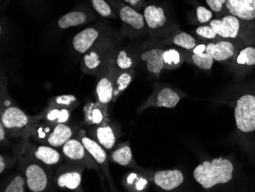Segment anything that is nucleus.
Instances as JSON below:
<instances>
[{"mask_svg":"<svg viewBox=\"0 0 255 192\" xmlns=\"http://www.w3.org/2000/svg\"><path fill=\"white\" fill-rule=\"evenodd\" d=\"M84 122L90 127L102 125L110 123L108 106L100 103L99 100L89 101L83 109Z\"/></svg>","mask_w":255,"mask_h":192,"instance_id":"obj_14","label":"nucleus"},{"mask_svg":"<svg viewBox=\"0 0 255 192\" xmlns=\"http://www.w3.org/2000/svg\"><path fill=\"white\" fill-rule=\"evenodd\" d=\"M206 52L210 54L214 61H226L234 57L236 48L233 42L226 40L211 41L206 44Z\"/></svg>","mask_w":255,"mask_h":192,"instance_id":"obj_21","label":"nucleus"},{"mask_svg":"<svg viewBox=\"0 0 255 192\" xmlns=\"http://www.w3.org/2000/svg\"><path fill=\"white\" fill-rule=\"evenodd\" d=\"M79 105V100L77 97L72 94L55 96L51 97L48 103V107H60L73 110Z\"/></svg>","mask_w":255,"mask_h":192,"instance_id":"obj_29","label":"nucleus"},{"mask_svg":"<svg viewBox=\"0 0 255 192\" xmlns=\"http://www.w3.org/2000/svg\"><path fill=\"white\" fill-rule=\"evenodd\" d=\"M230 15L242 21L255 19V0H227L226 3Z\"/></svg>","mask_w":255,"mask_h":192,"instance_id":"obj_19","label":"nucleus"},{"mask_svg":"<svg viewBox=\"0 0 255 192\" xmlns=\"http://www.w3.org/2000/svg\"><path fill=\"white\" fill-rule=\"evenodd\" d=\"M172 43L179 48L191 51L198 44L196 38L188 33L181 31L172 37Z\"/></svg>","mask_w":255,"mask_h":192,"instance_id":"obj_30","label":"nucleus"},{"mask_svg":"<svg viewBox=\"0 0 255 192\" xmlns=\"http://www.w3.org/2000/svg\"><path fill=\"white\" fill-rule=\"evenodd\" d=\"M196 35L205 39L214 40L218 37L217 34L210 25H201L196 29Z\"/></svg>","mask_w":255,"mask_h":192,"instance_id":"obj_36","label":"nucleus"},{"mask_svg":"<svg viewBox=\"0 0 255 192\" xmlns=\"http://www.w3.org/2000/svg\"><path fill=\"white\" fill-rule=\"evenodd\" d=\"M26 188V179L25 176L16 175L7 183L4 189H2V192H25Z\"/></svg>","mask_w":255,"mask_h":192,"instance_id":"obj_33","label":"nucleus"},{"mask_svg":"<svg viewBox=\"0 0 255 192\" xmlns=\"http://www.w3.org/2000/svg\"><path fill=\"white\" fill-rule=\"evenodd\" d=\"M7 160L5 157H4L3 155L1 154L0 156V173L2 174L5 171V169L7 168Z\"/></svg>","mask_w":255,"mask_h":192,"instance_id":"obj_42","label":"nucleus"},{"mask_svg":"<svg viewBox=\"0 0 255 192\" xmlns=\"http://www.w3.org/2000/svg\"><path fill=\"white\" fill-rule=\"evenodd\" d=\"M33 121L34 117L27 115L16 105L10 104L1 107L0 122L3 124L8 137L24 138Z\"/></svg>","mask_w":255,"mask_h":192,"instance_id":"obj_4","label":"nucleus"},{"mask_svg":"<svg viewBox=\"0 0 255 192\" xmlns=\"http://www.w3.org/2000/svg\"><path fill=\"white\" fill-rule=\"evenodd\" d=\"M85 168L82 165L73 163L61 166L54 176L56 186L61 190L83 192L81 182Z\"/></svg>","mask_w":255,"mask_h":192,"instance_id":"obj_6","label":"nucleus"},{"mask_svg":"<svg viewBox=\"0 0 255 192\" xmlns=\"http://www.w3.org/2000/svg\"><path fill=\"white\" fill-rule=\"evenodd\" d=\"M19 162L26 179L27 189L31 192H51L56 186L54 177L48 166L21 149Z\"/></svg>","mask_w":255,"mask_h":192,"instance_id":"obj_1","label":"nucleus"},{"mask_svg":"<svg viewBox=\"0 0 255 192\" xmlns=\"http://www.w3.org/2000/svg\"><path fill=\"white\" fill-rule=\"evenodd\" d=\"M236 61L242 65H255V48L249 46L243 48L239 52Z\"/></svg>","mask_w":255,"mask_h":192,"instance_id":"obj_35","label":"nucleus"},{"mask_svg":"<svg viewBox=\"0 0 255 192\" xmlns=\"http://www.w3.org/2000/svg\"><path fill=\"white\" fill-rule=\"evenodd\" d=\"M126 185L134 192H141L145 190L148 182L147 178L143 177L137 173H133L128 175L126 179Z\"/></svg>","mask_w":255,"mask_h":192,"instance_id":"obj_31","label":"nucleus"},{"mask_svg":"<svg viewBox=\"0 0 255 192\" xmlns=\"http://www.w3.org/2000/svg\"><path fill=\"white\" fill-rule=\"evenodd\" d=\"M90 2L94 9L102 17L111 18L117 17V13L113 11V7L106 0H91Z\"/></svg>","mask_w":255,"mask_h":192,"instance_id":"obj_32","label":"nucleus"},{"mask_svg":"<svg viewBox=\"0 0 255 192\" xmlns=\"http://www.w3.org/2000/svg\"><path fill=\"white\" fill-rule=\"evenodd\" d=\"M134 70L120 71L116 68L113 78V103L116 102L125 90L128 87L134 78Z\"/></svg>","mask_w":255,"mask_h":192,"instance_id":"obj_25","label":"nucleus"},{"mask_svg":"<svg viewBox=\"0 0 255 192\" xmlns=\"http://www.w3.org/2000/svg\"><path fill=\"white\" fill-rule=\"evenodd\" d=\"M184 176L177 169L157 171L153 176V182L156 186L164 191H172L183 184Z\"/></svg>","mask_w":255,"mask_h":192,"instance_id":"obj_18","label":"nucleus"},{"mask_svg":"<svg viewBox=\"0 0 255 192\" xmlns=\"http://www.w3.org/2000/svg\"><path fill=\"white\" fill-rule=\"evenodd\" d=\"M116 67L113 64V58L110 64L98 77H97L95 94L97 100L104 105H110L113 102V78Z\"/></svg>","mask_w":255,"mask_h":192,"instance_id":"obj_11","label":"nucleus"},{"mask_svg":"<svg viewBox=\"0 0 255 192\" xmlns=\"http://www.w3.org/2000/svg\"><path fill=\"white\" fill-rule=\"evenodd\" d=\"M71 112L67 109L47 106L39 115L36 116V118L53 124L67 123L71 118Z\"/></svg>","mask_w":255,"mask_h":192,"instance_id":"obj_23","label":"nucleus"},{"mask_svg":"<svg viewBox=\"0 0 255 192\" xmlns=\"http://www.w3.org/2000/svg\"><path fill=\"white\" fill-rule=\"evenodd\" d=\"M116 42L109 37L100 41L90 51L83 54L80 62L84 74L98 77L110 64L116 51Z\"/></svg>","mask_w":255,"mask_h":192,"instance_id":"obj_3","label":"nucleus"},{"mask_svg":"<svg viewBox=\"0 0 255 192\" xmlns=\"http://www.w3.org/2000/svg\"><path fill=\"white\" fill-rule=\"evenodd\" d=\"M76 137L82 142L90 156L101 169L102 173H103L107 180L112 184L111 177H110V170H109L108 156H107V150L103 148L101 145L99 144L95 140L87 136L84 130H80Z\"/></svg>","mask_w":255,"mask_h":192,"instance_id":"obj_9","label":"nucleus"},{"mask_svg":"<svg viewBox=\"0 0 255 192\" xmlns=\"http://www.w3.org/2000/svg\"><path fill=\"white\" fill-rule=\"evenodd\" d=\"M112 160L121 166L127 167L134 165L132 152L128 144L120 145L111 155Z\"/></svg>","mask_w":255,"mask_h":192,"instance_id":"obj_27","label":"nucleus"},{"mask_svg":"<svg viewBox=\"0 0 255 192\" xmlns=\"http://www.w3.org/2000/svg\"><path fill=\"white\" fill-rule=\"evenodd\" d=\"M164 48L152 47L140 54V61L145 66L149 74L158 77L164 69Z\"/></svg>","mask_w":255,"mask_h":192,"instance_id":"obj_16","label":"nucleus"},{"mask_svg":"<svg viewBox=\"0 0 255 192\" xmlns=\"http://www.w3.org/2000/svg\"><path fill=\"white\" fill-rule=\"evenodd\" d=\"M235 120L238 129L242 133L255 130V96L246 94L241 97L235 108Z\"/></svg>","mask_w":255,"mask_h":192,"instance_id":"obj_7","label":"nucleus"},{"mask_svg":"<svg viewBox=\"0 0 255 192\" xmlns=\"http://www.w3.org/2000/svg\"><path fill=\"white\" fill-rule=\"evenodd\" d=\"M120 17L123 28L129 35H140L147 30L143 13L122 2V0H108Z\"/></svg>","mask_w":255,"mask_h":192,"instance_id":"obj_5","label":"nucleus"},{"mask_svg":"<svg viewBox=\"0 0 255 192\" xmlns=\"http://www.w3.org/2000/svg\"><path fill=\"white\" fill-rule=\"evenodd\" d=\"M92 15L93 14L90 11L82 9L74 10L61 16L57 21V25L61 29L80 26L92 20Z\"/></svg>","mask_w":255,"mask_h":192,"instance_id":"obj_22","label":"nucleus"},{"mask_svg":"<svg viewBox=\"0 0 255 192\" xmlns=\"http://www.w3.org/2000/svg\"><path fill=\"white\" fill-rule=\"evenodd\" d=\"M226 1L227 0H206V4L210 7V9L216 13L221 12L224 5L226 6Z\"/></svg>","mask_w":255,"mask_h":192,"instance_id":"obj_38","label":"nucleus"},{"mask_svg":"<svg viewBox=\"0 0 255 192\" xmlns=\"http://www.w3.org/2000/svg\"><path fill=\"white\" fill-rule=\"evenodd\" d=\"M113 64L120 71L134 70L137 61L134 56L125 48L116 50L113 57Z\"/></svg>","mask_w":255,"mask_h":192,"instance_id":"obj_26","label":"nucleus"},{"mask_svg":"<svg viewBox=\"0 0 255 192\" xmlns=\"http://www.w3.org/2000/svg\"><path fill=\"white\" fill-rule=\"evenodd\" d=\"M72 137H74V131L67 123L55 124L54 131L47 140L46 145L54 148H61Z\"/></svg>","mask_w":255,"mask_h":192,"instance_id":"obj_24","label":"nucleus"},{"mask_svg":"<svg viewBox=\"0 0 255 192\" xmlns=\"http://www.w3.org/2000/svg\"><path fill=\"white\" fill-rule=\"evenodd\" d=\"M192 62L196 67L205 71H209L213 67L214 59L208 53L204 52L200 54H192L190 55Z\"/></svg>","mask_w":255,"mask_h":192,"instance_id":"obj_34","label":"nucleus"},{"mask_svg":"<svg viewBox=\"0 0 255 192\" xmlns=\"http://www.w3.org/2000/svg\"><path fill=\"white\" fill-rule=\"evenodd\" d=\"M7 133L6 130L4 127L3 124L0 122V141L1 143H3L7 139Z\"/></svg>","mask_w":255,"mask_h":192,"instance_id":"obj_41","label":"nucleus"},{"mask_svg":"<svg viewBox=\"0 0 255 192\" xmlns=\"http://www.w3.org/2000/svg\"><path fill=\"white\" fill-rule=\"evenodd\" d=\"M146 26L150 32L157 33L167 26V18L165 10L161 6L148 5L144 7L143 12Z\"/></svg>","mask_w":255,"mask_h":192,"instance_id":"obj_17","label":"nucleus"},{"mask_svg":"<svg viewBox=\"0 0 255 192\" xmlns=\"http://www.w3.org/2000/svg\"><path fill=\"white\" fill-rule=\"evenodd\" d=\"M61 153L69 162L82 165L100 173V167L90 156L85 146L77 137H72L61 147Z\"/></svg>","mask_w":255,"mask_h":192,"instance_id":"obj_8","label":"nucleus"},{"mask_svg":"<svg viewBox=\"0 0 255 192\" xmlns=\"http://www.w3.org/2000/svg\"><path fill=\"white\" fill-rule=\"evenodd\" d=\"M210 25L216 31L218 37L225 39L236 38L240 31V20L233 15H225L222 18L212 19Z\"/></svg>","mask_w":255,"mask_h":192,"instance_id":"obj_15","label":"nucleus"},{"mask_svg":"<svg viewBox=\"0 0 255 192\" xmlns=\"http://www.w3.org/2000/svg\"><path fill=\"white\" fill-rule=\"evenodd\" d=\"M21 149L28 152L33 157L46 166H55L62 161V153L57 149L47 145L37 144L25 140Z\"/></svg>","mask_w":255,"mask_h":192,"instance_id":"obj_10","label":"nucleus"},{"mask_svg":"<svg viewBox=\"0 0 255 192\" xmlns=\"http://www.w3.org/2000/svg\"><path fill=\"white\" fill-rule=\"evenodd\" d=\"M213 16V11L206 8V7L200 5L196 8V17H197V20L200 21V23H207L209 21H211Z\"/></svg>","mask_w":255,"mask_h":192,"instance_id":"obj_37","label":"nucleus"},{"mask_svg":"<svg viewBox=\"0 0 255 192\" xmlns=\"http://www.w3.org/2000/svg\"><path fill=\"white\" fill-rule=\"evenodd\" d=\"M92 135L99 144L101 145L106 150H111L114 148L117 141V130L111 122L93 127Z\"/></svg>","mask_w":255,"mask_h":192,"instance_id":"obj_20","label":"nucleus"},{"mask_svg":"<svg viewBox=\"0 0 255 192\" xmlns=\"http://www.w3.org/2000/svg\"><path fill=\"white\" fill-rule=\"evenodd\" d=\"M185 59L184 53L181 51L176 48H167L164 52V69H177L183 64Z\"/></svg>","mask_w":255,"mask_h":192,"instance_id":"obj_28","label":"nucleus"},{"mask_svg":"<svg viewBox=\"0 0 255 192\" xmlns=\"http://www.w3.org/2000/svg\"><path fill=\"white\" fill-rule=\"evenodd\" d=\"M106 37L100 27H88L74 37L73 48L79 54H84Z\"/></svg>","mask_w":255,"mask_h":192,"instance_id":"obj_12","label":"nucleus"},{"mask_svg":"<svg viewBox=\"0 0 255 192\" xmlns=\"http://www.w3.org/2000/svg\"><path fill=\"white\" fill-rule=\"evenodd\" d=\"M181 97L178 92L170 87H162L157 90L156 92L147 100V102L143 105L142 108L148 107H164L172 109L177 107Z\"/></svg>","mask_w":255,"mask_h":192,"instance_id":"obj_13","label":"nucleus"},{"mask_svg":"<svg viewBox=\"0 0 255 192\" xmlns=\"http://www.w3.org/2000/svg\"><path fill=\"white\" fill-rule=\"evenodd\" d=\"M123 1L125 3L128 4L137 10L141 8L144 2V0H123Z\"/></svg>","mask_w":255,"mask_h":192,"instance_id":"obj_39","label":"nucleus"},{"mask_svg":"<svg viewBox=\"0 0 255 192\" xmlns=\"http://www.w3.org/2000/svg\"><path fill=\"white\" fill-rule=\"evenodd\" d=\"M234 166L230 160L217 158L204 161L193 170V177L203 189H210L217 185L226 184L233 179Z\"/></svg>","mask_w":255,"mask_h":192,"instance_id":"obj_2","label":"nucleus"},{"mask_svg":"<svg viewBox=\"0 0 255 192\" xmlns=\"http://www.w3.org/2000/svg\"><path fill=\"white\" fill-rule=\"evenodd\" d=\"M206 44L200 43L197 44L193 50H192V54H200L202 53L206 52Z\"/></svg>","mask_w":255,"mask_h":192,"instance_id":"obj_40","label":"nucleus"}]
</instances>
